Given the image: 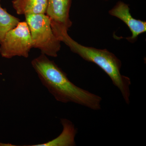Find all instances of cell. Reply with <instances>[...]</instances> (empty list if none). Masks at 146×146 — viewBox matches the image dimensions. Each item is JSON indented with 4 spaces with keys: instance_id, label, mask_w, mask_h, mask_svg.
Here are the masks:
<instances>
[{
    "instance_id": "6",
    "label": "cell",
    "mask_w": 146,
    "mask_h": 146,
    "mask_svg": "<svg viewBox=\"0 0 146 146\" xmlns=\"http://www.w3.org/2000/svg\"><path fill=\"white\" fill-rule=\"evenodd\" d=\"M108 12L111 16L121 20L128 27L132 33L131 36L126 38L129 42H134L140 35L146 31L145 21L133 18L127 4L121 1H118Z\"/></svg>"
},
{
    "instance_id": "9",
    "label": "cell",
    "mask_w": 146,
    "mask_h": 146,
    "mask_svg": "<svg viewBox=\"0 0 146 146\" xmlns=\"http://www.w3.org/2000/svg\"><path fill=\"white\" fill-rule=\"evenodd\" d=\"M20 21L19 18L9 14L0 5V43L6 33L15 27Z\"/></svg>"
},
{
    "instance_id": "5",
    "label": "cell",
    "mask_w": 146,
    "mask_h": 146,
    "mask_svg": "<svg viewBox=\"0 0 146 146\" xmlns=\"http://www.w3.org/2000/svg\"><path fill=\"white\" fill-rule=\"evenodd\" d=\"M46 14L49 18L52 29L69 30L72 23L70 12L72 0H47Z\"/></svg>"
},
{
    "instance_id": "4",
    "label": "cell",
    "mask_w": 146,
    "mask_h": 146,
    "mask_svg": "<svg viewBox=\"0 0 146 146\" xmlns=\"http://www.w3.org/2000/svg\"><path fill=\"white\" fill-rule=\"evenodd\" d=\"M33 47L31 35L26 21L19 22L7 32L0 43V54L6 58L15 56L27 58Z\"/></svg>"
},
{
    "instance_id": "3",
    "label": "cell",
    "mask_w": 146,
    "mask_h": 146,
    "mask_svg": "<svg viewBox=\"0 0 146 146\" xmlns=\"http://www.w3.org/2000/svg\"><path fill=\"white\" fill-rule=\"evenodd\" d=\"M25 16L31 35L33 47L39 49L42 54L47 56L57 57L61 42L54 33L48 16L40 14Z\"/></svg>"
},
{
    "instance_id": "7",
    "label": "cell",
    "mask_w": 146,
    "mask_h": 146,
    "mask_svg": "<svg viewBox=\"0 0 146 146\" xmlns=\"http://www.w3.org/2000/svg\"><path fill=\"white\" fill-rule=\"evenodd\" d=\"M63 127L62 133L57 138L44 143L31 146H76L75 137L77 130L73 123L67 119H60Z\"/></svg>"
},
{
    "instance_id": "2",
    "label": "cell",
    "mask_w": 146,
    "mask_h": 146,
    "mask_svg": "<svg viewBox=\"0 0 146 146\" xmlns=\"http://www.w3.org/2000/svg\"><path fill=\"white\" fill-rule=\"evenodd\" d=\"M68 31L66 30H59L55 32L54 34L60 42L68 46L72 52L78 54L84 60L95 63L101 68L111 79L113 84L121 91L126 103L129 104V87L131 81L128 77L121 74V60L106 49H100L79 44L72 39Z\"/></svg>"
},
{
    "instance_id": "1",
    "label": "cell",
    "mask_w": 146,
    "mask_h": 146,
    "mask_svg": "<svg viewBox=\"0 0 146 146\" xmlns=\"http://www.w3.org/2000/svg\"><path fill=\"white\" fill-rule=\"evenodd\" d=\"M31 64L43 85L57 101L74 103L94 110L101 108V97L75 85L47 56L42 54L32 60Z\"/></svg>"
},
{
    "instance_id": "10",
    "label": "cell",
    "mask_w": 146,
    "mask_h": 146,
    "mask_svg": "<svg viewBox=\"0 0 146 146\" xmlns=\"http://www.w3.org/2000/svg\"><path fill=\"white\" fill-rule=\"evenodd\" d=\"M1 1V0H0V1Z\"/></svg>"
},
{
    "instance_id": "8",
    "label": "cell",
    "mask_w": 146,
    "mask_h": 146,
    "mask_svg": "<svg viewBox=\"0 0 146 146\" xmlns=\"http://www.w3.org/2000/svg\"><path fill=\"white\" fill-rule=\"evenodd\" d=\"M13 8L18 15L46 14L47 0H13Z\"/></svg>"
}]
</instances>
